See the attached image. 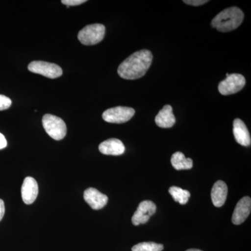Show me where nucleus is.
I'll return each mask as SVG.
<instances>
[{
    "instance_id": "obj_18",
    "label": "nucleus",
    "mask_w": 251,
    "mask_h": 251,
    "mask_svg": "<svg viewBox=\"0 0 251 251\" xmlns=\"http://www.w3.org/2000/svg\"><path fill=\"white\" fill-rule=\"evenodd\" d=\"M162 244L154 242H143L137 244L132 248V251H162L163 250Z\"/></svg>"
},
{
    "instance_id": "obj_10",
    "label": "nucleus",
    "mask_w": 251,
    "mask_h": 251,
    "mask_svg": "<svg viewBox=\"0 0 251 251\" xmlns=\"http://www.w3.org/2000/svg\"><path fill=\"white\" fill-rule=\"evenodd\" d=\"M39 193V186L34 178L27 176L23 181L21 194L23 201L26 204H32L36 201Z\"/></svg>"
},
{
    "instance_id": "obj_21",
    "label": "nucleus",
    "mask_w": 251,
    "mask_h": 251,
    "mask_svg": "<svg viewBox=\"0 0 251 251\" xmlns=\"http://www.w3.org/2000/svg\"><path fill=\"white\" fill-rule=\"evenodd\" d=\"M183 1L186 3V4L196 6H201V5L209 2V1H207V0H206V1L205 0H184Z\"/></svg>"
},
{
    "instance_id": "obj_11",
    "label": "nucleus",
    "mask_w": 251,
    "mask_h": 251,
    "mask_svg": "<svg viewBox=\"0 0 251 251\" xmlns=\"http://www.w3.org/2000/svg\"><path fill=\"white\" fill-rule=\"evenodd\" d=\"M251 210V200L249 197L242 198L238 202L234 209L232 221L234 225L243 224L250 215Z\"/></svg>"
},
{
    "instance_id": "obj_8",
    "label": "nucleus",
    "mask_w": 251,
    "mask_h": 251,
    "mask_svg": "<svg viewBox=\"0 0 251 251\" xmlns=\"http://www.w3.org/2000/svg\"><path fill=\"white\" fill-rule=\"evenodd\" d=\"M156 206L150 201H145L140 202L138 209L132 217V223L135 226L145 224L151 216L156 213Z\"/></svg>"
},
{
    "instance_id": "obj_17",
    "label": "nucleus",
    "mask_w": 251,
    "mask_h": 251,
    "mask_svg": "<svg viewBox=\"0 0 251 251\" xmlns=\"http://www.w3.org/2000/svg\"><path fill=\"white\" fill-rule=\"evenodd\" d=\"M169 193L175 202H179L180 204H186L188 202L189 198L191 197V193L189 191L177 186H172L170 188Z\"/></svg>"
},
{
    "instance_id": "obj_15",
    "label": "nucleus",
    "mask_w": 251,
    "mask_h": 251,
    "mask_svg": "<svg viewBox=\"0 0 251 251\" xmlns=\"http://www.w3.org/2000/svg\"><path fill=\"white\" fill-rule=\"evenodd\" d=\"M227 196V186L223 181H217L213 186L211 197L213 204L216 207L224 206Z\"/></svg>"
},
{
    "instance_id": "obj_23",
    "label": "nucleus",
    "mask_w": 251,
    "mask_h": 251,
    "mask_svg": "<svg viewBox=\"0 0 251 251\" xmlns=\"http://www.w3.org/2000/svg\"><path fill=\"white\" fill-rule=\"evenodd\" d=\"M5 213V206H4V202L2 200L0 199V221H1V219L4 217Z\"/></svg>"
},
{
    "instance_id": "obj_22",
    "label": "nucleus",
    "mask_w": 251,
    "mask_h": 251,
    "mask_svg": "<svg viewBox=\"0 0 251 251\" xmlns=\"http://www.w3.org/2000/svg\"><path fill=\"white\" fill-rule=\"evenodd\" d=\"M6 146H7V141H6L4 135L0 133V150H2Z\"/></svg>"
},
{
    "instance_id": "obj_13",
    "label": "nucleus",
    "mask_w": 251,
    "mask_h": 251,
    "mask_svg": "<svg viewBox=\"0 0 251 251\" xmlns=\"http://www.w3.org/2000/svg\"><path fill=\"white\" fill-rule=\"evenodd\" d=\"M233 133L236 141L244 147H250L251 138L250 133L245 123L240 119H235L233 122Z\"/></svg>"
},
{
    "instance_id": "obj_1",
    "label": "nucleus",
    "mask_w": 251,
    "mask_h": 251,
    "mask_svg": "<svg viewBox=\"0 0 251 251\" xmlns=\"http://www.w3.org/2000/svg\"><path fill=\"white\" fill-rule=\"evenodd\" d=\"M152 59L151 51L148 50L137 51L120 64L117 72L120 77L126 80H136L146 74Z\"/></svg>"
},
{
    "instance_id": "obj_3",
    "label": "nucleus",
    "mask_w": 251,
    "mask_h": 251,
    "mask_svg": "<svg viewBox=\"0 0 251 251\" xmlns=\"http://www.w3.org/2000/svg\"><path fill=\"white\" fill-rule=\"evenodd\" d=\"M42 124L46 133L52 139L61 140L67 135V125L58 117L46 114L43 117Z\"/></svg>"
},
{
    "instance_id": "obj_7",
    "label": "nucleus",
    "mask_w": 251,
    "mask_h": 251,
    "mask_svg": "<svg viewBox=\"0 0 251 251\" xmlns=\"http://www.w3.org/2000/svg\"><path fill=\"white\" fill-rule=\"evenodd\" d=\"M246 85L245 77L239 74H233L226 77L219 85V91L222 95L227 96L237 93Z\"/></svg>"
},
{
    "instance_id": "obj_2",
    "label": "nucleus",
    "mask_w": 251,
    "mask_h": 251,
    "mask_svg": "<svg viewBox=\"0 0 251 251\" xmlns=\"http://www.w3.org/2000/svg\"><path fill=\"white\" fill-rule=\"evenodd\" d=\"M244 14L239 8H227L216 15L211 21V26L221 32L233 31L241 25Z\"/></svg>"
},
{
    "instance_id": "obj_14",
    "label": "nucleus",
    "mask_w": 251,
    "mask_h": 251,
    "mask_svg": "<svg viewBox=\"0 0 251 251\" xmlns=\"http://www.w3.org/2000/svg\"><path fill=\"white\" fill-rule=\"evenodd\" d=\"M155 122L160 128H168L173 127L176 122L173 107L170 105H165L156 115Z\"/></svg>"
},
{
    "instance_id": "obj_12",
    "label": "nucleus",
    "mask_w": 251,
    "mask_h": 251,
    "mask_svg": "<svg viewBox=\"0 0 251 251\" xmlns=\"http://www.w3.org/2000/svg\"><path fill=\"white\" fill-rule=\"evenodd\" d=\"M99 150L103 154L112 156H120L125 152V147L123 143L116 138H110L100 143Z\"/></svg>"
},
{
    "instance_id": "obj_6",
    "label": "nucleus",
    "mask_w": 251,
    "mask_h": 251,
    "mask_svg": "<svg viewBox=\"0 0 251 251\" xmlns=\"http://www.w3.org/2000/svg\"><path fill=\"white\" fill-rule=\"evenodd\" d=\"M135 110L128 107L117 106L103 112V120L109 123L123 124L129 121L135 115Z\"/></svg>"
},
{
    "instance_id": "obj_19",
    "label": "nucleus",
    "mask_w": 251,
    "mask_h": 251,
    "mask_svg": "<svg viewBox=\"0 0 251 251\" xmlns=\"http://www.w3.org/2000/svg\"><path fill=\"white\" fill-rule=\"evenodd\" d=\"M11 103L12 101L9 97L0 94V110H4L10 108Z\"/></svg>"
},
{
    "instance_id": "obj_4",
    "label": "nucleus",
    "mask_w": 251,
    "mask_h": 251,
    "mask_svg": "<svg viewBox=\"0 0 251 251\" xmlns=\"http://www.w3.org/2000/svg\"><path fill=\"white\" fill-rule=\"evenodd\" d=\"M105 32V27L103 25H89L79 31L77 38L83 45L93 46L103 40Z\"/></svg>"
},
{
    "instance_id": "obj_16",
    "label": "nucleus",
    "mask_w": 251,
    "mask_h": 251,
    "mask_svg": "<svg viewBox=\"0 0 251 251\" xmlns=\"http://www.w3.org/2000/svg\"><path fill=\"white\" fill-rule=\"evenodd\" d=\"M171 163L176 171L191 169L193 165V160L190 158H186L184 153L180 151L175 152L172 156Z\"/></svg>"
},
{
    "instance_id": "obj_20",
    "label": "nucleus",
    "mask_w": 251,
    "mask_h": 251,
    "mask_svg": "<svg viewBox=\"0 0 251 251\" xmlns=\"http://www.w3.org/2000/svg\"><path fill=\"white\" fill-rule=\"evenodd\" d=\"M86 1V0H62V3L67 6H74L83 4Z\"/></svg>"
},
{
    "instance_id": "obj_24",
    "label": "nucleus",
    "mask_w": 251,
    "mask_h": 251,
    "mask_svg": "<svg viewBox=\"0 0 251 251\" xmlns=\"http://www.w3.org/2000/svg\"><path fill=\"white\" fill-rule=\"evenodd\" d=\"M186 251H202L201 250H198V249H189V250Z\"/></svg>"
},
{
    "instance_id": "obj_5",
    "label": "nucleus",
    "mask_w": 251,
    "mask_h": 251,
    "mask_svg": "<svg viewBox=\"0 0 251 251\" xmlns=\"http://www.w3.org/2000/svg\"><path fill=\"white\" fill-rule=\"evenodd\" d=\"M28 69L29 72L40 74L41 75L52 79L60 77L63 74L62 68L57 64L43 62V61H34L29 63Z\"/></svg>"
},
{
    "instance_id": "obj_9",
    "label": "nucleus",
    "mask_w": 251,
    "mask_h": 251,
    "mask_svg": "<svg viewBox=\"0 0 251 251\" xmlns=\"http://www.w3.org/2000/svg\"><path fill=\"white\" fill-rule=\"evenodd\" d=\"M84 199L94 210H99L106 205L108 196L94 188H89L84 192Z\"/></svg>"
}]
</instances>
